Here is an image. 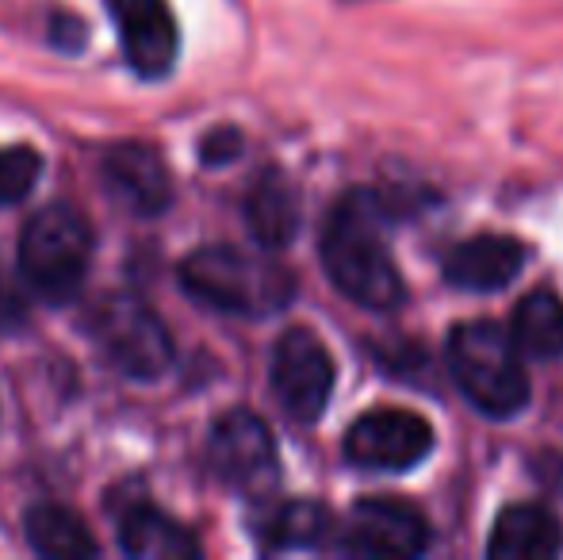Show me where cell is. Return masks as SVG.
Segmentation results:
<instances>
[{"mask_svg": "<svg viewBox=\"0 0 563 560\" xmlns=\"http://www.w3.org/2000/svg\"><path fill=\"white\" fill-rule=\"evenodd\" d=\"M384 227L387 208L368 188L341 196L322 227V270L341 296L368 311H395L407 299V284L391 257Z\"/></svg>", "mask_w": 563, "mask_h": 560, "instance_id": "obj_1", "label": "cell"}, {"mask_svg": "<svg viewBox=\"0 0 563 560\" xmlns=\"http://www.w3.org/2000/svg\"><path fill=\"white\" fill-rule=\"evenodd\" d=\"M449 373L467 404L487 419H514L529 404V373L514 345L510 330L498 322L475 319L449 330L445 342Z\"/></svg>", "mask_w": 563, "mask_h": 560, "instance_id": "obj_2", "label": "cell"}, {"mask_svg": "<svg viewBox=\"0 0 563 560\" xmlns=\"http://www.w3.org/2000/svg\"><path fill=\"white\" fill-rule=\"evenodd\" d=\"M180 281L200 304L245 319L284 311L296 296V277L288 265L265 254H242L234 246H203L188 254Z\"/></svg>", "mask_w": 563, "mask_h": 560, "instance_id": "obj_3", "label": "cell"}, {"mask_svg": "<svg viewBox=\"0 0 563 560\" xmlns=\"http://www.w3.org/2000/svg\"><path fill=\"white\" fill-rule=\"evenodd\" d=\"M92 262V227L74 204L43 208L20 234V273L46 304H66Z\"/></svg>", "mask_w": 563, "mask_h": 560, "instance_id": "obj_4", "label": "cell"}, {"mask_svg": "<svg viewBox=\"0 0 563 560\" xmlns=\"http://www.w3.org/2000/svg\"><path fill=\"white\" fill-rule=\"evenodd\" d=\"M97 319H92V330H97L104 353L123 369L134 381H154L169 369L173 361V342L165 334L162 319L142 304L139 296H108L100 299Z\"/></svg>", "mask_w": 563, "mask_h": 560, "instance_id": "obj_5", "label": "cell"}, {"mask_svg": "<svg viewBox=\"0 0 563 560\" xmlns=\"http://www.w3.org/2000/svg\"><path fill=\"white\" fill-rule=\"evenodd\" d=\"M273 392L296 422H319V415L327 411L334 396V358L314 330L291 327L276 338Z\"/></svg>", "mask_w": 563, "mask_h": 560, "instance_id": "obj_6", "label": "cell"}, {"mask_svg": "<svg viewBox=\"0 0 563 560\" xmlns=\"http://www.w3.org/2000/svg\"><path fill=\"white\" fill-rule=\"evenodd\" d=\"M433 453V426L407 407H376L345 433V461L368 472H407Z\"/></svg>", "mask_w": 563, "mask_h": 560, "instance_id": "obj_7", "label": "cell"}, {"mask_svg": "<svg viewBox=\"0 0 563 560\" xmlns=\"http://www.w3.org/2000/svg\"><path fill=\"white\" fill-rule=\"evenodd\" d=\"M208 457L216 476L227 487L261 499L280 480V461H276V441L268 426L253 411H230L216 422L208 441Z\"/></svg>", "mask_w": 563, "mask_h": 560, "instance_id": "obj_8", "label": "cell"}, {"mask_svg": "<svg viewBox=\"0 0 563 560\" xmlns=\"http://www.w3.org/2000/svg\"><path fill=\"white\" fill-rule=\"evenodd\" d=\"M338 549L356 557H418L430 549V523L407 499L364 495L338 530Z\"/></svg>", "mask_w": 563, "mask_h": 560, "instance_id": "obj_9", "label": "cell"}, {"mask_svg": "<svg viewBox=\"0 0 563 560\" xmlns=\"http://www.w3.org/2000/svg\"><path fill=\"white\" fill-rule=\"evenodd\" d=\"M119 43L139 77H165L177 62V23L165 0H108Z\"/></svg>", "mask_w": 563, "mask_h": 560, "instance_id": "obj_10", "label": "cell"}, {"mask_svg": "<svg viewBox=\"0 0 563 560\" xmlns=\"http://www.w3.org/2000/svg\"><path fill=\"white\" fill-rule=\"evenodd\" d=\"M526 254V242L510 234H475L449 250L441 273L460 292H498L521 277Z\"/></svg>", "mask_w": 563, "mask_h": 560, "instance_id": "obj_11", "label": "cell"}, {"mask_svg": "<svg viewBox=\"0 0 563 560\" xmlns=\"http://www.w3.org/2000/svg\"><path fill=\"white\" fill-rule=\"evenodd\" d=\"M104 180L119 204L139 216H157L169 208V169L162 154L142 142H119L104 157Z\"/></svg>", "mask_w": 563, "mask_h": 560, "instance_id": "obj_12", "label": "cell"}, {"mask_svg": "<svg viewBox=\"0 0 563 560\" xmlns=\"http://www.w3.org/2000/svg\"><path fill=\"white\" fill-rule=\"evenodd\" d=\"M487 553L495 560H549L563 553V526L544 503H518L498 515Z\"/></svg>", "mask_w": 563, "mask_h": 560, "instance_id": "obj_13", "label": "cell"}, {"mask_svg": "<svg viewBox=\"0 0 563 560\" xmlns=\"http://www.w3.org/2000/svg\"><path fill=\"white\" fill-rule=\"evenodd\" d=\"M245 223L265 250H284L299 231V196L284 173L268 169L250 185L245 196Z\"/></svg>", "mask_w": 563, "mask_h": 560, "instance_id": "obj_14", "label": "cell"}, {"mask_svg": "<svg viewBox=\"0 0 563 560\" xmlns=\"http://www.w3.org/2000/svg\"><path fill=\"white\" fill-rule=\"evenodd\" d=\"M119 541L139 560H192L200 557V541L188 526L157 507H131L119 523Z\"/></svg>", "mask_w": 563, "mask_h": 560, "instance_id": "obj_15", "label": "cell"}, {"mask_svg": "<svg viewBox=\"0 0 563 560\" xmlns=\"http://www.w3.org/2000/svg\"><path fill=\"white\" fill-rule=\"evenodd\" d=\"M510 338L521 358L560 361L563 358V299L549 288H537L518 299L510 319Z\"/></svg>", "mask_w": 563, "mask_h": 560, "instance_id": "obj_16", "label": "cell"}, {"mask_svg": "<svg viewBox=\"0 0 563 560\" xmlns=\"http://www.w3.org/2000/svg\"><path fill=\"white\" fill-rule=\"evenodd\" d=\"M27 541L35 546V553L54 560L97 557V541H92L89 526L58 503H43V507L27 510Z\"/></svg>", "mask_w": 563, "mask_h": 560, "instance_id": "obj_17", "label": "cell"}, {"mask_svg": "<svg viewBox=\"0 0 563 560\" xmlns=\"http://www.w3.org/2000/svg\"><path fill=\"white\" fill-rule=\"evenodd\" d=\"M261 538L268 549H314L330 538V510L319 503H284L261 523Z\"/></svg>", "mask_w": 563, "mask_h": 560, "instance_id": "obj_18", "label": "cell"}, {"mask_svg": "<svg viewBox=\"0 0 563 560\" xmlns=\"http://www.w3.org/2000/svg\"><path fill=\"white\" fill-rule=\"evenodd\" d=\"M38 173H43V157L27 146H8L0 150V204H15L35 188Z\"/></svg>", "mask_w": 563, "mask_h": 560, "instance_id": "obj_19", "label": "cell"}, {"mask_svg": "<svg viewBox=\"0 0 563 560\" xmlns=\"http://www.w3.org/2000/svg\"><path fill=\"white\" fill-rule=\"evenodd\" d=\"M200 154H203V162H208V165H227L230 157L242 154V135H238L234 128H216L208 139H203Z\"/></svg>", "mask_w": 563, "mask_h": 560, "instance_id": "obj_20", "label": "cell"}, {"mask_svg": "<svg viewBox=\"0 0 563 560\" xmlns=\"http://www.w3.org/2000/svg\"><path fill=\"white\" fill-rule=\"evenodd\" d=\"M20 315H23L20 296H15L12 284H8V281H4V273H0V330H4V327H15V322H20Z\"/></svg>", "mask_w": 563, "mask_h": 560, "instance_id": "obj_21", "label": "cell"}]
</instances>
